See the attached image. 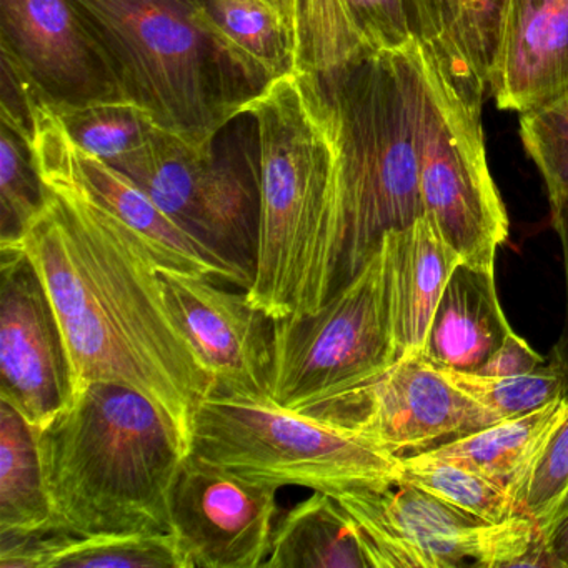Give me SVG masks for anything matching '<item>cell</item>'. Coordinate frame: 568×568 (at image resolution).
I'll list each match as a JSON object with an SVG mask.
<instances>
[{
	"label": "cell",
	"instance_id": "obj_1",
	"mask_svg": "<svg viewBox=\"0 0 568 568\" xmlns=\"http://www.w3.org/2000/svg\"><path fill=\"white\" fill-rule=\"evenodd\" d=\"M48 204L18 244L38 268L71 361L74 397L125 385L159 408L185 452L214 381L172 314L161 265L118 217L74 185L41 178Z\"/></svg>",
	"mask_w": 568,
	"mask_h": 568
},
{
	"label": "cell",
	"instance_id": "obj_2",
	"mask_svg": "<svg viewBox=\"0 0 568 568\" xmlns=\"http://www.w3.org/2000/svg\"><path fill=\"white\" fill-rule=\"evenodd\" d=\"M257 148L258 231L248 301L274 318L297 311L334 235L344 148L318 75L295 71L248 99Z\"/></svg>",
	"mask_w": 568,
	"mask_h": 568
},
{
	"label": "cell",
	"instance_id": "obj_3",
	"mask_svg": "<svg viewBox=\"0 0 568 568\" xmlns=\"http://www.w3.org/2000/svg\"><path fill=\"white\" fill-rule=\"evenodd\" d=\"M418 41L371 52L321 79L341 119L344 171L327 252L291 317L311 314L357 277L385 235L424 217L418 184Z\"/></svg>",
	"mask_w": 568,
	"mask_h": 568
},
{
	"label": "cell",
	"instance_id": "obj_4",
	"mask_svg": "<svg viewBox=\"0 0 568 568\" xmlns=\"http://www.w3.org/2000/svg\"><path fill=\"white\" fill-rule=\"evenodd\" d=\"M38 442L55 530L172 534V485L187 452L148 397L95 382L38 430Z\"/></svg>",
	"mask_w": 568,
	"mask_h": 568
},
{
	"label": "cell",
	"instance_id": "obj_5",
	"mask_svg": "<svg viewBox=\"0 0 568 568\" xmlns=\"http://www.w3.org/2000/svg\"><path fill=\"white\" fill-rule=\"evenodd\" d=\"M119 95L161 131L211 148L254 92L189 0H71Z\"/></svg>",
	"mask_w": 568,
	"mask_h": 568
},
{
	"label": "cell",
	"instance_id": "obj_6",
	"mask_svg": "<svg viewBox=\"0 0 568 568\" xmlns=\"http://www.w3.org/2000/svg\"><path fill=\"white\" fill-rule=\"evenodd\" d=\"M191 452L257 484L332 495L390 484L402 468L358 432L271 397L209 395L195 414Z\"/></svg>",
	"mask_w": 568,
	"mask_h": 568
},
{
	"label": "cell",
	"instance_id": "obj_7",
	"mask_svg": "<svg viewBox=\"0 0 568 568\" xmlns=\"http://www.w3.org/2000/svg\"><path fill=\"white\" fill-rule=\"evenodd\" d=\"M397 362L381 251L311 314L272 321L271 398L325 418Z\"/></svg>",
	"mask_w": 568,
	"mask_h": 568
},
{
	"label": "cell",
	"instance_id": "obj_8",
	"mask_svg": "<svg viewBox=\"0 0 568 568\" xmlns=\"http://www.w3.org/2000/svg\"><path fill=\"white\" fill-rule=\"evenodd\" d=\"M334 497L361 528L374 568L554 567L528 517L481 520L397 480Z\"/></svg>",
	"mask_w": 568,
	"mask_h": 568
},
{
	"label": "cell",
	"instance_id": "obj_9",
	"mask_svg": "<svg viewBox=\"0 0 568 568\" xmlns=\"http://www.w3.org/2000/svg\"><path fill=\"white\" fill-rule=\"evenodd\" d=\"M420 115L418 184L425 217L465 264L494 271L508 239V215L491 179L481 111L457 89L418 42Z\"/></svg>",
	"mask_w": 568,
	"mask_h": 568
},
{
	"label": "cell",
	"instance_id": "obj_10",
	"mask_svg": "<svg viewBox=\"0 0 568 568\" xmlns=\"http://www.w3.org/2000/svg\"><path fill=\"white\" fill-rule=\"evenodd\" d=\"M114 168L252 282L257 257V162L219 154L217 141L211 148H194L158 129Z\"/></svg>",
	"mask_w": 568,
	"mask_h": 568
},
{
	"label": "cell",
	"instance_id": "obj_11",
	"mask_svg": "<svg viewBox=\"0 0 568 568\" xmlns=\"http://www.w3.org/2000/svg\"><path fill=\"white\" fill-rule=\"evenodd\" d=\"M29 148L41 178L68 182L111 212L148 245L161 268L251 288V278L185 231L121 169L75 144L48 102L32 109Z\"/></svg>",
	"mask_w": 568,
	"mask_h": 568
},
{
	"label": "cell",
	"instance_id": "obj_12",
	"mask_svg": "<svg viewBox=\"0 0 568 568\" xmlns=\"http://www.w3.org/2000/svg\"><path fill=\"white\" fill-rule=\"evenodd\" d=\"M325 420L364 435L392 457H417L500 422L422 355L398 358Z\"/></svg>",
	"mask_w": 568,
	"mask_h": 568
},
{
	"label": "cell",
	"instance_id": "obj_13",
	"mask_svg": "<svg viewBox=\"0 0 568 568\" xmlns=\"http://www.w3.org/2000/svg\"><path fill=\"white\" fill-rule=\"evenodd\" d=\"M0 252V400L41 430L74 402L71 361L38 268L19 245Z\"/></svg>",
	"mask_w": 568,
	"mask_h": 568
},
{
	"label": "cell",
	"instance_id": "obj_14",
	"mask_svg": "<svg viewBox=\"0 0 568 568\" xmlns=\"http://www.w3.org/2000/svg\"><path fill=\"white\" fill-rule=\"evenodd\" d=\"M277 491L189 452L171 491L172 534L189 568H264Z\"/></svg>",
	"mask_w": 568,
	"mask_h": 568
},
{
	"label": "cell",
	"instance_id": "obj_15",
	"mask_svg": "<svg viewBox=\"0 0 568 568\" xmlns=\"http://www.w3.org/2000/svg\"><path fill=\"white\" fill-rule=\"evenodd\" d=\"M172 314L214 381L211 395L271 397L272 318L219 282L161 268Z\"/></svg>",
	"mask_w": 568,
	"mask_h": 568
},
{
	"label": "cell",
	"instance_id": "obj_16",
	"mask_svg": "<svg viewBox=\"0 0 568 568\" xmlns=\"http://www.w3.org/2000/svg\"><path fill=\"white\" fill-rule=\"evenodd\" d=\"M0 48L52 108L122 99L71 0H0Z\"/></svg>",
	"mask_w": 568,
	"mask_h": 568
},
{
	"label": "cell",
	"instance_id": "obj_17",
	"mask_svg": "<svg viewBox=\"0 0 568 568\" xmlns=\"http://www.w3.org/2000/svg\"><path fill=\"white\" fill-rule=\"evenodd\" d=\"M568 91V0H507L488 92L501 111H530Z\"/></svg>",
	"mask_w": 568,
	"mask_h": 568
},
{
	"label": "cell",
	"instance_id": "obj_18",
	"mask_svg": "<svg viewBox=\"0 0 568 568\" xmlns=\"http://www.w3.org/2000/svg\"><path fill=\"white\" fill-rule=\"evenodd\" d=\"M395 357L422 355L438 302L462 257L427 217L382 242Z\"/></svg>",
	"mask_w": 568,
	"mask_h": 568
},
{
	"label": "cell",
	"instance_id": "obj_19",
	"mask_svg": "<svg viewBox=\"0 0 568 568\" xmlns=\"http://www.w3.org/2000/svg\"><path fill=\"white\" fill-rule=\"evenodd\" d=\"M205 34L254 94L301 71V38L271 0H189Z\"/></svg>",
	"mask_w": 568,
	"mask_h": 568
},
{
	"label": "cell",
	"instance_id": "obj_20",
	"mask_svg": "<svg viewBox=\"0 0 568 568\" xmlns=\"http://www.w3.org/2000/svg\"><path fill=\"white\" fill-rule=\"evenodd\" d=\"M510 331L495 272L462 262L438 302L422 357L437 368L477 372Z\"/></svg>",
	"mask_w": 568,
	"mask_h": 568
},
{
	"label": "cell",
	"instance_id": "obj_21",
	"mask_svg": "<svg viewBox=\"0 0 568 568\" xmlns=\"http://www.w3.org/2000/svg\"><path fill=\"white\" fill-rule=\"evenodd\" d=\"M264 568H374L361 528L327 491L285 511Z\"/></svg>",
	"mask_w": 568,
	"mask_h": 568
},
{
	"label": "cell",
	"instance_id": "obj_22",
	"mask_svg": "<svg viewBox=\"0 0 568 568\" xmlns=\"http://www.w3.org/2000/svg\"><path fill=\"white\" fill-rule=\"evenodd\" d=\"M567 398H558L521 417L495 422L427 455L481 475L504 490L518 508L528 475L551 428L564 414Z\"/></svg>",
	"mask_w": 568,
	"mask_h": 568
},
{
	"label": "cell",
	"instance_id": "obj_23",
	"mask_svg": "<svg viewBox=\"0 0 568 568\" xmlns=\"http://www.w3.org/2000/svg\"><path fill=\"white\" fill-rule=\"evenodd\" d=\"M38 430L8 402H0V535L52 531Z\"/></svg>",
	"mask_w": 568,
	"mask_h": 568
},
{
	"label": "cell",
	"instance_id": "obj_24",
	"mask_svg": "<svg viewBox=\"0 0 568 568\" xmlns=\"http://www.w3.org/2000/svg\"><path fill=\"white\" fill-rule=\"evenodd\" d=\"M445 6L454 88L465 104L481 111L507 0H445Z\"/></svg>",
	"mask_w": 568,
	"mask_h": 568
},
{
	"label": "cell",
	"instance_id": "obj_25",
	"mask_svg": "<svg viewBox=\"0 0 568 568\" xmlns=\"http://www.w3.org/2000/svg\"><path fill=\"white\" fill-rule=\"evenodd\" d=\"M52 109L75 144L112 165L142 148L159 129L142 109L125 99Z\"/></svg>",
	"mask_w": 568,
	"mask_h": 568
},
{
	"label": "cell",
	"instance_id": "obj_26",
	"mask_svg": "<svg viewBox=\"0 0 568 568\" xmlns=\"http://www.w3.org/2000/svg\"><path fill=\"white\" fill-rule=\"evenodd\" d=\"M400 480L491 524L520 517L515 501L497 485L445 458L427 454L404 458Z\"/></svg>",
	"mask_w": 568,
	"mask_h": 568
},
{
	"label": "cell",
	"instance_id": "obj_27",
	"mask_svg": "<svg viewBox=\"0 0 568 568\" xmlns=\"http://www.w3.org/2000/svg\"><path fill=\"white\" fill-rule=\"evenodd\" d=\"M48 568H189L174 534L68 535Z\"/></svg>",
	"mask_w": 568,
	"mask_h": 568
},
{
	"label": "cell",
	"instance_id": "obj_28",
	"mask_svg": "<svg viewBox=\"0 0 568 568\" xmlns=\"http://www.w3.org/2000/svg\"><path fill=\"white\" fill-rule=\"evenodd\" d=\"M371 52L348 0H301V71L331 78Z\"/></svg>",
	"mask_w": 568,
	"mask_h": 568
},
{
	"label": "cell",
	"instance_id": "obj_29",
	"mask_svg": "<svg viewBox=\"0 0 568 568\" xmlns=\"http://www.w3.org/2000/svg\"><path fill=\"white\" fill-rule=\"evenodd\" d=\"M48 204L28 142L2 124L0 129V245L18 244Z\"/></svg>",
	"mask_w": 568,
	"mask_h": 568
},
{
	"label": "cell",
	"instance_id": "obj_30",
	"mask_svg": "<svg viewBox=\"0 0 568 568\" xmlns=\"http://www.w3.org/2000/svg\"><path fill=\"white\" fill-rule=\"evenodd\" d=\"M462 392L500 420L531 414L558 398L567 397L564 374L551 362L537 371L510 377H490L474 372L440 368Z\"/></svg>",
	"mask_w": 568,
	"mask_h": 568
},
{
	"label": "cell",
	"instance_id": "obj_31",
	"mask_svg": "<svg viewBox=\"0 0 568 568\" xmlns=\"http://www.w3.org/2000/svg\"><path fill=\"white\" fill-rule=\"evenodd\" d=\"M520 138L544 178L554 214L568 201V91L521 112Z\"/></svg>",
	"mask_w": 568,
	"mask_h": 568
},
{
	"label": "cell",
	"instance_id": "obj_32",
	"mask_svg": "<svg viewBox=\"0 0 568 568\" xmlns=\"http://www.w3.org/2000/svg\"><path fill=\"white\" fill-rule=\"evenodd\" d=\"M568 490V398L564 414L540 448L528 475L518 510L540 527L541 534L554 518Z\"/></svg>",
	"mask_w": 568,
	"mask_h": 568
},
{
	"label": "cell",
	"instance_id": "obj_33",
	"mask_svg": "<svg viewBox=\"0 0 568 568\" xmlns=\"http://www.w3.org/2000/svg\"><path fill=\"white\" fill-rule=\"evenodd\" d=\"M348 8L371 51H402L415 39L404 0H348Z\"/></svg>",
	"mask_w": 568,
	"mask_h": 568
},
{
	"label": "cell",
	"instance_id": "obj_34",
	"mask_svg": "<svg viewBox=\"0 0 568 568\" xmlns=\"http://www.w3.org/2000/svg\"><path fill=\"white\" fill-rule=\"evenodd\" d=\"M412 34L454 85L455 65L447 36L445 0H404Z\"/></svg>",
	"mask_w": 568,
	"mask_h": 568
},
{
	"label": "cell",
	"instance_id": "obj_35",
	"mask_svg": "<svg viewBox=\"0 0 568 568\" xmlns=\"http://www.w3.org/2000/svg\"><path fill=\"white\" fill-rule=\"evenodd\" d=\"M544 364L545 358L535 352L525 338L510 331L498 345L497 351L474 374L510 377V375L530 374Z\"/></svg>",
	"mask_w": 568,
	"mask_h": 568
},
{
	"label": "cell",
	"instance_id": "obj_36",
	"mask_svg": "<svg viewBox=\"0 0 568 568\" xmlns=\"http://www.w3.org/2000/svg\"><path fill=\"white\" fill-rule=\"evenodd\" d=\"M551 221H554L555 231L560 237L561 254H564L565 317L564 327H561L560 337H558L554 352H551L550 362L564 374L565 382H567L568 397V201L551 214Z\"/></svg>",
	"mask_w": 568,
	"mask_h": 568
},
{
	"label": "cell",
	"instance_id": "obj_37",
	"mask_svg": "<svg viewBox=\"0 0 568 568\" xmlns=\"http://www.w3.org/2000/svg\"><path fill=\"white\" fill-rule=\"evenodd\" d=\"M544 540L554 567L568 568V490L544 530Z\"/></svg>",
	"mask_w": 568,
	"mask_h": 568
},
{
	"label": "cell",
	"instance_id": "obj_38",
	"mask_svg": "<svg viewBox=\"0 0 568 568\" xmlns=\"http://www.w3.org/2000/svg\"><path fill=\"white\" fill-rule=\"evenodd\" d=\"M271 2L275 8L281 9L282 14L288 19L301 38V0H271Z\"/></svg>",
	"mask_w": 568,
	"mask_h": 568
}]
</instances>
